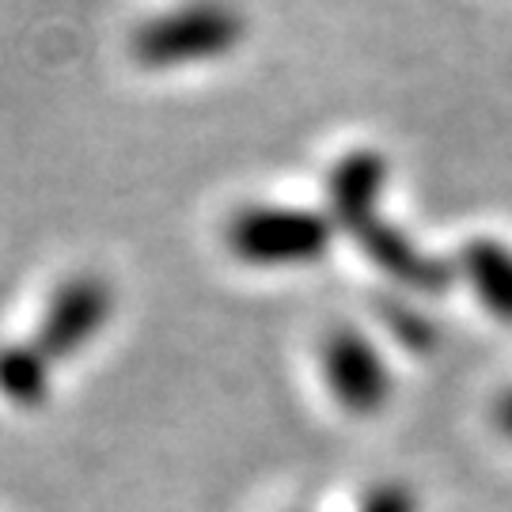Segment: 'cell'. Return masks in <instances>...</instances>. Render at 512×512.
<instances>
[{"instance_id":"6","label":"cell","mask_w":512,"mask_h":512,"mask_svg":"<svg viewBox=\"0 0 512 512\" xmlns=\"http://www.w3.org/2000/svg\"><path fill=\"white\" fill-rule=\"evenodd\" d=\"M50 391L46 353L35 346L0 349V395L16 406H38Z\"/></svg>"},{"instance_id":"7","label":"cell","mask_w":512,"mask_h":512,"mask_svg":"<svg viewBox=\"0 0 512 512\" xmlns=\"http://www.w3.org/2000/svg\"><path fill=\"white\" fill-rule=\"evenodd\" d=\"M357 512H418V497L410 494L399 482H387V486H376L368 490V497L361 501Z\"/></svg>"},{"instance_id":"8","label":"cell","mask_w":512,"mask_h":512,"mask_svg":"<svg viewBox=\"0 0 512 512\" xmlns=\"http://www.w3.org/2000/svg\"><path fill=\"white\" fill-rule=\"evenodd\" d=\"M497 429L512 440V391L501 399V403H497Z\"/></svg>"},{"instance_id":"5","label":"cell","mask_w":512,"mask_h":512,"mask_svg":"<svg viewBox=\"0 0 512 512\" xmlns=\"http://www.w3.org/2000/svg\"><path fill=\"white\" fill-rule=\"evenodd\" d=\"M463 274L475 285L478 300L494 311L497 319L512 323V251L501 243H471L463 251Z\"/></svg>"},{"instance_id":"2","label":"cell","mask_w":512,"mask_h":512,"mask_svg":"<svg viewBox=\"0 0 512 512\" xmlns=\"http://www.w3.org/2000/svg\"><path fill=\"white\" fill-rule=\"evenodd\" d=\"M330 224L311 209H243L228 228V247L251 266H304L327 255Z\"/></svg>"},{"instance_id":"3","label":"cell","mask_w":512,"mask_h":512,"mask_svg":"<svg viewBox=\"0 0 512 512\" xmlns=\"http://www.w3.org/2000/svg\"><path fill=\"white\" fill-rule=\"evenodd\" d=\"M319 365H323V380H327L334 403L357 418L380 414L391 399V372H387L384 357L357 330H330L319 349Z\"/></svg>"},{"instance_id":"1","label":"cell","mask_w":512,"mask_h":512,"mask_svg":"<svg viewBox=\"0 0 512 512\" xmlns=\"http://www.w3.org/2000/svg\"><path fill=\"white\" fill-rule=\"evenodd\" d=\"M243 35V19L236 8L205 0L179 12H164L145 23L133 38V54L148 69H167L183 61H205V57L228 54Z\"/></svg>"},{"instance_id":"4","label":"cell","mask_w":512,"mask_h":512,"mask_svg":"<svg viewBox=\"0 0 512 512\" xmlns=\"http://www.w3.org/2000/svg\"><path fill=\"white\" fill-rule=\"evenodd\" d=\"M110 315V293L103 281L95 277H76L61 293L54 296V304L46 311L42 327H38V349L54 361V357H69L80 346L92 342V334Z\"/></svg>"}]
</instances>
